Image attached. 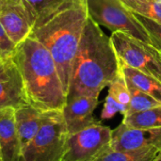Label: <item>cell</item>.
<instances>
[{
  "instance_id": "6da1fadb",
  "label": "cell",
  "mask_w": 161,
  "mask_h": 161,
  "mask_svg": "<svg viewBox=\"0 0 161 161\" xmlns=\"http://www.w3.org/2000/svg\"><path fill=\"white\" fill-rule=\"evenodd\" d=\"M89 17L87 0H59L38 14L30 35L52 55L66 97L73 61Z\"/></svg>"
},
{
  "instance_id": "7a4b0ae2",
  "label": "cell",
  "mask_w": 161,
  "mask_h": 161,
  "mask_svg": "<svg viewBox=\"0 0 161 161\" xmlns=\"http://www.w3.org/2000/svg\"><path fill=\"white\" fill-rule=\"evenodd\" d=\"M120 59L108 37L90 17L75 56L68 99L77 96L99 97L120 71Z\"/></svg>"
},
{
  "instance_id": "3957f363",
  "label": "cell",
  "mask_w": 161,
  "mask_h": 161,
  "mask_svg": "<svg viewBox=\"0 0 161 161\" xmlns=\"http://www.w3.org/2000/svg\"><path fill=\"white\" fill-rule=\"evenodd\" d=\"M11 58L22 76L28 104L42 111L62 110L66 94L50 52L29 36L16 45Z\"/></svg>"
},
{
  "instance_id": "277c9868",
  "label": "cell",
  "mask_w": 161,
  "mask_h": 161,
  "mask_svg": "<svg viewBox=\"0 0 161 161\" xmlns=\"http://www.w3.org/2000/svg\"><path fill=\"white\" fill-rule=\"evenodd\" d=\"M68 135L61 110L43 111L41 126L19 161H60Z\"/></svg>"
},
{
  "instance_id": "5b68a950",
  "label": "cell",
  "mask_w": 161,
  "mask_h": 161,
  "mask_svg": "<svg viewBox=\"0 0 161 161\" xmlns=\"http://www.w3.org/2000/svg\"><path fill=\"white\" fill-rule=\"evenodd\" d=\"M87 4L90 18L98 25L152 44L145 27L121 0H87Z\"/></svg>"
},
{
  "instance_id": "8992f818",
  "label": "cell",
  "mask_w": 161,
  "mask_h": 161,
  "mask_svg": "<svg viewBox=\"0 0 161 161\" xmlns=\"http://www.w3.org/2000/svg\"><path fill=\"white\" fill-rule=\"evenodd\" d=\"M110 39L120 60L161 82L160 50L123 32H112Z\"/></svg>"
},
{
  "instance_id": "52a82bcc",
  "label": "cell",
  "mask_w": 161,
  "mask_h": 161,
  "mask_svg": "<svg viewBox=\"0 0 161 161\" xmlns=\"http://www.w3.org/2000/svg\"><path fill=\"white\" fill-rule=\"evenodd\" d=\"M112 129L100 122L69 134L60 161H94L110 146Z\"/></svg>"
},
{
  "instance_id": "ba28073f",
  "label": "cell",
  "mask_w": 161,
  "mask_h": 161,
  "mask_svg": "<svg viewBox=\"0 0 161 161\" xmlns=\"http://www.w3.org/2000/svg\"><path fill=\"white\" fill-rule=\"evenodd\" d=\"M38 13L25 0H1L0 22L15 45L32 32Z\"/></svg>"
},
{
  "instance_id": "9c48e42d",
  "label": "cell",
  "mask_w": 161,
  "mask_h": 161,
  "mask_svg": "<svg viewBox=\"0 0 161 161\" xmlns=\"http://www.w3.org/2000/svg\"><path fill=\"white\" fill-rule=\"evenodd\" d=\"M109 147L120 152H134L146 149L161 150V127L129 128L122 123L112 130Z\"/></svg>"
},
{
  "instance_id": "30bf717a",
  "label": "cell",
  "mask_w": 161,
  "mask_h": 161,
  "mask_svg": "<svg viewBox=\"0 0 161 161\" xmlns=\"http://www.w3.org/2000/svg\"><path fill=\"white\" fill-rule=\"evenodd\" d=\"M99 105L96 97L77 96L66 101L62 115L69 134L79 132L96 123L93 112Z\"/></svg>"
},
{
  "instance_id": "8fae6325",
  "label": "cell",
  "mask_w": 161,
  "mask_h": 161,
  "mask_svg": "<svg viewBox=\"0 0 161 161\" xmlns=\"http://www.w3.org/2000/svg\"><path fill=\"white\" fill-rule=\"evenodd\" d=\"M27 104L22 76L16 64L9 58L0 72V109L6 108L16 109Z\"/></svg>"
},
{
  "instance_id": "7c38bea8",
  "label": "cell",
  "mask_w": 161,
  "mask_h": 161,
  "mask_svg": "<svg viewBox=\"0 0 161 161\" xmlns=\"http://www.w3.org/2000/svg\"><path fill=\"white\" fill-rule=\"evenodd\" d=\"M0 151L2 161H19L21 147L15 125V108L0 109Z\"/></svg>"
},
{
  "instance_id": "4fadbf2b",
  "label": "cell",
  "mask_w": 161,
  "mask_h": 161,
  "mask_svg": "<svg viewBox=\"0 0 161 161\" xmlns=\"http://www.w3.org/2000/svg\"><path fill=\"white\" fill-rule=\"evenodd\" d=\"M129 103L130 93L128 85L121 67L116 77L108 85V93L106 97L104 108L101 112V119L109 120L116 113H121L125 116L127 113Z\"/></svg>"
},
{
  "instance_id": "5bb4252c",
  "label": "cell",
  "mask_w": 161,
  "mask_h": 161,
  "mask_svg": "<svg viewBox=\"0 0 161 161\" xmlns=\"http://www.w3.org/2000/svg\"><path fill=\"white\" fill-rule=\"evenodd\" d=\"M42 113L43 111L29 104L15 109V125L22 152L37 134L42 124Z\"/></svg>"
},
{
  "instance_id": "9a60e30c",
  "label": "cell",
  "mask_w": 161,
  "mask_h": 161,
  "mask_svg": "<svg viewBox=\"0 0 161 161\" xmlns=\"http://www.w3.org/2000/svg\"><path fill=\"white\" fill-rule=\"evenodd\" d=\"M120 64L129 83L161 103V82L159 80L125 65L122 60H120Z\"/></svg>"
},
{
  "instance_id": "2e32d148",
  "label": "cell",
  "mask_w": 161,
  "mask_h": 161,
  "mask_svg": "<svg viewBox=\"0 0 161 161\" xmlns=\"http://www.w3.org/2000/svg\"><path fill=\"white\" fill-rule=\"evenodd\" d=\"M122 123L129 128L161 127V106L126 114L124 116Z\"/></svg>"
},
{
  "instance_id": "e0dca14e",
  "label": "cell",
  "mask_w": 161,
  "mask_h": 161,
  "mask_svg": "<svg viewBox=\"0 0 161 161\" xmlns=\"http://www.w3.org/2000/svg\"><path fill=\"white\" fill-rule=\"evenodd\" d=\"M158 149H146L134 152H120L108 147L94 161H155Z\"/></svg>"
},
{
  "instance_id": "ac0fdd59",
  "label": "cell",
  "mask_w": 161,
  "mask_h": 161,
  "mask_svg": "<svg viewBox=\"0 0 161 161\" xmlns=\"http://www.w3.org/2000/svg\"><path fill=\"white\" fill-rule=\"evenodd\" d=\"M131 11L161 25V0H121Z\"/></svg>"
},
{
  "instance_id": "d6986e66",
  "label": "cell",
  "mask_w": 161,
  "mask_h": 161,
  "mask_svg": "<svg viewBox=\"0 0 161 161\" xmlns=\"http://www.w3.org/2000/svg\"><path fill=\"white\" fill-rule=\"evenodd\" d=\"M127 85H128V90L130 93V103H129V107H128V110L126 114L139 112V111L150 109V108L161 106V103L157 101L156 99H154L153 97H151L150 95H148L147 93L143 92L142 91L139 90L128 81H127Z\"/></svg>"
},
{
  "instance_id": "ffe728a7",
  "label": "cell",
  "mask_w": 161,
  "mask_h": 161,
  "mask_svg": "<svg viewBox=\"0 0 161 161\" xmlns=\"http://www.w3.org/2000/svg\"><path fill=\"white\" fill-rule=\"evenodd\" d=\"M136 17L138 20L142 23V25L145 27L147 32L150 35L152 44L156 46L158 50L161 51V25L158 23H156L155 21L148 19L142 15L136 14Z\"/></svg>"
},
{
  "instance_id": "44dd1931",
  "label": "cell",
  "mask_w": 161,
  "mask_h": 161,
  "mask_svg": "<svg viewBox=\"0 0 161 161\" xmlns=\"http://www.w3.org/2000/svg\"><path fill=\"white\" fill-rule=\"evenodd\" d=\"M15 47L16 45L10 40L0 22V54L5 58H9L12 57Z\"/></svg>"
},
{
  "instance_id": "7402d4cb",
  "label": "cell",
  "mask_w": 161,
  "mask_h": 161,
  "mask_svg": "<svg viewBox=\"0 0 161 161\" xmlns=\"http://www.w3.org/2000/svg\"><path fill=\"white\" fill-rule=\"evenodd\" d=\"M25 1L28 2L31 5V7L35 9V11L39 14L41 11H42L43 9L47 8L48 7H50L51 5L55 4L59 0H25Z\"/></svg>"
},
{
  "instance_id": "603a6c76",
  "label": "cell",
  "mask_w": 161,
  "mask_h": 161,
  "mask_svg": "<svg viewBox=\"0 0 161 161\" xmlns=\"http://www.w3.org/2000/svg\"><path fill=\"white\" fill-rule=\"evenodd\" d=\"M8 58H5L1 54H0V72L4 69L5 65H6V62Z\"/></svg>"
},
{
  "instance_id": "cb8c5ba5",
  "label": "cell",
  "mask_w": 161,
  "mask_h": 161,
  "mask_svg": "<svg viewBox=\"0 0 161 161\" xmlns=\"http://www.w3.org/2000/svg\"><path fill=\"white\" fill-rule=\"evenodd\" d=\"M155 161H161V151L158 153V157H157V158L155 159Z\"/></svg>"
},
{
  "instance_id": "d4e9b609",
  "label": "cell",
  "mask_w": 161,
  "mask_h": 161,
  "mask_svg": "<svg viewBox=\"0 0 161 161\" xmlns=\"http://www.w3.org/2000/svg\"><path fill=\"white\" fill-rule=\"evenodd\" d=\"M0 161H2V158H1V151H0Z\"/></svg>"
},
{
  "instance_id": "484cf974",
  "label": "cell",
  "mask_w": 161,
  "mask_h": 161,
  "mask_svg": "<svg viewBox=\"0 0 161 161\" xmlns=\"http://www.w3.org/2000/svg\"><path fill=\"white\" fill-rule=\"evenodd\" d=\"M0 1H1V0H0Z\"/></svg>"
}]
</instances>
